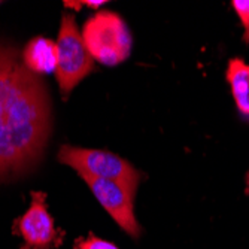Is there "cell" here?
<instances>
[{
	"mask_svg": "<svg viewBox=\"0 0 249 249\" xmlns=\"http://www.w3.org/2000/svg\"><path fill=\"white\" fill-rule=\"evenodd\" d=\"M58 161L75 169L81 178H96L112 180L136 193L142 175L124 158L102 149H87L78 146H61Z\"/></svg>",
	"mask_w": 249,
	"mask_h": 249,
	"instance_id": "3",
	"label": "cell"
},
{
	"mask_svg": "<svg viewBox=\"0 0 249 249\" xmlns=\"http://www.w3.org/2000/svg\"><path fill=\"white\" fill-rule=\"evenodd\" d=\"M227 81L236 107L245 117H249V64L242 58L230 60L227 66Z\"/></svg>",
	"mask_w": 249,
	"mask_h": 249,
	"instance_id": "8",
	"label": "cell"
},
{
	"mask_svg": "<svg viewBox=\"0 0 249 249\" xmlns=\"http://www.w3.org/2000/svg\"><path fill=\"white\" fill-rule=\"evenodd\" d=\"M237 17L240 18V22L245 29L243 32V40L245 43H249V0H233L231 2Z\"/></svg>",
	"mask_w": 249,
	"mask_h": 249,
	"instance_id": "9",
	"label": "cell"
},
{
	"mask_svg": "<svg viewBox=\"0 0 249 249\" xmlns=\"http://www.w3.org/2000/svg\"><path fill=\"white\" fill-rule=\"evenodd\" d=\"M51 99L15 47L0 43V180L21 178L40 163L51 128Z\"/></svg>",
	"mask_w": 249,
	"mask_h": 249,
	"instance_id": "1",
	"label": "cell"
},
{
	"mask_svg": "<svg viewBox=\"0 0 249 249\" xmlns=\"http://www.w3.org/2000/svg\"><path fill=\"white\" fill-rule=\"evenodd\" d=\"M94 197L99 200L102 208L112 216L120 227L131 237L138 239L142 234V227L134 216V194L121 184L112 180L96 179V178H82Z\"/></svg>",
	"mask_w": 249,
	"mask_h": 249,
	"instance_id": "5",
	"label": "cell"
},
{
	"mask_svg": "<svg viewBox=\"0 0 249 249\" xmlns=\"http://www.w3.org/2000/svg\"><path fill=\"white\" fill-rule=\"evenodd\" d=\"M81 35L89 55L102 64H120L131 53V33L115 12L103 11L88 18Z\"/></svg>",
	"mask_w": 249,
	"mask_h": 249,
	"instance_id": "2",
	"label": "cell"
},
{
	"mask_svg": "<svg viewBox=\"0 0 249 249\" xmlns=\"http://www.w3.org/2000/svg\"><path fill=\"white\" fill-rule=\"evenodd\" d=\"M22 61L36 75L55 72L57 67V43L51 39H32L22 51Z\"/></svg>",
	"mask_w": 249,
	"mask_h": 249,
	"instance_id": "7",
	"label": "cell"
},
{
	"mask_svg": "<svg viewBox=\"0 0 249 249\" xmlns=\"http://www.w3.org/2000/svg\"><path fill=\"white\" fill-rule=\"evenodd\" d=\"M55 43L58 54L55 78L61 93L67 97L87 75L96 69L94 60L85 47L75 17L71 14L63 15Z\"/></svg>",
	"mask_w": 249,
	"mask_h": 249,
	"instance_id": "4",
	"label": "cell"
},
{
	"mask_svg": "<svg viewBox=\"0 0 249 249\" xmlns=\"http://www.w3.org/2000/svg\"><path fill=\"white\" fill-rule=\"evenodd\" d=\"M18 233L24 240V249H51L58 242L54 219L45 205V194L33 193L32 205L18 219Z\"/></svg>",
	"mask_w": 249,
	"mask_h": 249,
	"instance_id": "6",
	"label": "cell"
},
{
	"mask_svg": "<svg viewBox=\"0 0 249 249\" xmlns=\"http://www.w3.org/2000/svg\"><path fill=\"white\" fill-rule=\"evenodd\" d=\"M78 249H118V246L100 237L89 236L88 239L78 242Z\"/></svg>",
	"mask_w": 249,
	"mask_h": 249,
	"instance_id": "10",
	"label": "cell"
},
{
	"mask_svg": "<svg viewBox=\"0 0 249 249\" xmlns=\"http://www.w3.org/2000/svg\"><path fill=\"white\" fill-rule=\"evenodd\" d=\"M246 185H248V188H249V172H248V175H246Z\"/></svg>",
	"mask_w": 249,
	"mask_h": 249,
	"instance_id": "11",
	"label": "cell"
}]
</instances>
